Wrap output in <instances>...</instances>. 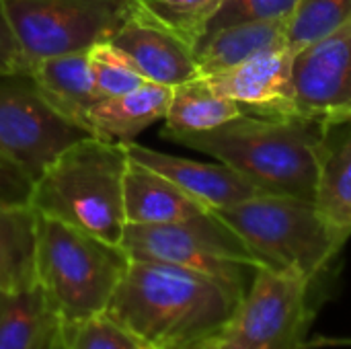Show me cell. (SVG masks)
<instances>
[{"label": "cell", "mask_w": 351, "mask_h": 349, "mask_svg": "<svg viewBox=\"0 0 351 349\" xmlns=\"http://www.w3.org/2000/svg\"><path fill=\"white\" fill-rule=\"evenodd\" d=\"M88 66L97 99H109L134 91L146 78L132 60L111 43H97L88 49Z\"/></svg>", "instance_id": "d4e9b609"}, {"label": "cell", "mask_w": 351, "mask_h": 349, "mask_svg": "<svg viewBox=\"0 0 351 349\" xmlns=\"http://www.w3.org/2000/svg\"><path fill=\"white\" fill-rule=\"evenodd\" d=\"M286 31L288 21H257L230 25L204 35L193 49L197 72L199 76L220 74L267 47L288 45Z\"/></svg>", "instance_id": "ac0fdd59"}, {"label": "cell", "mask_w": 351, "mask_h": 349, "mask_svg": "<svg viewBox=\"0 0 351 349\" xmlns=\"http://www.w3.org/2000/svg\"><path fill=\"white\" fill-rule=\"evenodd\" d=\"M243 113L247 111L237 101L220 97L204 76H197L173 86L171 105L165 117L167 125L160 136L206 132L237 119Z\"/></svg>", "instance_id": "ffe728a7"}, {"label": "cell", "mask_w": 351, "mask_h": 349, "mask_svg": "<svg viewBox=\"0 0 351 349\" xmlns=\"http://www.w3.org/2000/svg\"><path fill=\"white\" fill-rule=\"evenodd\" d=\"M60 333L66 349H154L107 311L78 323L60 325Z\"/></svg>", "instance_id": "cb8c5ba5"}, {"label": "cell", "mask_w": 351, "mask_h": 349, "mask_svg": "<svg viewBox=\"0 0 351 349\" xmlns=\"http://www.w3.org/2000/svg\"><path fill=\"white\" fill-rule=\"evenodd\" d=\"M245 290L212 276L132 259L107 313L154 349H202L230 321Z\"/></svg>", "instance_id": "6da1fadb"}, {"label": "cell", "mask_w": 351, "mask_h": 349, "mask_svg": "<svg viewBox=\"0 0 351 349\" xmlns=\"http://www.w3.org/2000/svg\"><path fill=\"white\" fill-rule=\"evenodd\" d=\"M56 323L39 286L0 290V349H39Z\"/></svg>", "instance_id": "44dd1931"}, {"label": "cell", "mask_w": 351, "mask_h": 349, "mask_svg": "<svg viewBox=\"0 0 351 349\" xmlns=\"http://www.w3.org/2000/svg\"><path fill=\"white\" fill-rule=\"evenodd\" d=\"M204 78L212 91L237 101L247 113L298 115L292 88V53L286 43L267 47L230 70Z\"/></svg>", "instance_id": "8fae6325"}, {"label": "cell", "mask_w": 351, "mask_h": 349, "mask_svg": "<svg viewBox=\"0 0 351 349\" xmlns=\"http://www.w3.org/2000/svg\"><path fill=\"white\" fill-rule=\"evenodd\" d=\"M165 140L214 156L265 193L315 202L325 123L302 115L243 113L218 128Z\"/></svg>", "instance_id": "7a4b0ae2"}, {"label": "cell", "mask_w": 351, "mask_h": 349, "mask_svg": "<svg viewBox=\"0 0 351 349\" xmlns=\"http://www.w3.org/2000/svg\"><path fill=\"white\" fill-rule=\"evenodd\" d=\"M130 261L121 245L37 214L35 280L60 325L105 313Z\"/></svg>", "instance_id": "277c9868"}, {"label": "cell", "mask_w": 351, "mask_h": 349, "mask_svg": "<svg viewBox=\"0 0 351 349\" xmlns=\"http://www.w3.org/2000/svg\"><path fill=\"white\" fill-rule=\"evenodd\" d=\"M14 41L31 62L107 43L134 14L132 0H2Z\"/></svg>", "instance_id": "ba28073f"}, {"label": "cell", "mask_w": 351, "mask_h": 349, "mask_svg": "<svg viewBox=\"0 0 351 349\" xmlns=\"http://www.w3.org/2000/svg\"><path fill=\"white\" fill-rule=\"evenodd\" d=\"M212 214L261 265L294 272L308 282H315L343 249L308 200L261 193Z\"/></svg>", "instance_id": "5b68a950"}, {"label": "cell", "mask_w": 351, "mask_h": 349, "mask_svg": "<svg viewBox=\"0 0 351 349\" xmlns=\"http://www.w3.org/2000/svg\"><path fill=\"white\" fill-rule=\"evenodd\" d=\"M39 349H66L64 339H62V333H60V323H56V325L47 331V335H45V339H43V344L39 346Z\"/></svg>", "instance_id": "f1b7e54d"}, {"label": "cell", "mask_w": 351, "mask_h": 349, "mask_svg": "<svg viewBox=\"0 0 351 349\" xmlns=\"http://www.w3.org/2000/svg\"><path fill=\"white\" fill-rule=\"evenodd\" d=\"M311 284L294 272L257 267L230 321L202 349H306Z\"/></svg>", "instance_id": "52a82bcc"}, {"label": "cell", "mask_w": 351, "mask_h": 349, "mask_svg": "<svg viewBox=\"0 0 351 349\" xmlns=\"http://www.w3.org/2000/svg\"><path fill=\"white\" fill-rule=\"evenodd\" d=\"M123 212L125 224H175L210 214L179 185L134 158L123 175Z\"/></svg>", "instance_id": "5bb4252c"}, {"label": "cell", "mask_w": 351, "mask_h": 349, "mask_svg": "<svg viewBox=\"0 0 351 349\" xmlns=\"http://www.w3.org/2000/svg\"><path fill=\"white\" fill-rule=\"evenodd\" d=\"M25 72H29V62L10 33V27L2 10V0H0V76L25 74Z\"/></svg>", "instance_id": "83f0119b"}, {"label": "cell", "mask_w": 351, "mask_h": 349, "mask_svg": "<svg viewBox=\"0 0 351 349\" xmlns=\"http://www.w3.org/2000/svg\"><path fill=\"white\" fill-rule=\"evenodd\" d=\"M350 23L351 0H300L288 21V49L294 56Z\"/></svg>", "instance_id": "603a6c76"}, {"label": "cell", "mask_w": 351, "mask_h": 349, "mask_svg": "<svg viewBox=\"0 0 351 349\" xmlns=\"http://www.w3.org/2000/svg\"><path fill=\"white\" fill-rule=\"evenodd\" d=\"M37 212L31 206H0V290H25L35 280Z\"/></svg>", "instance_id": "d6986e66"}, {"label": "cell", "mask_w": 351, "mask_h": 349, "mask_svg": "<svg viewBox=\"0 0 351 349\" xmlns=\"http://www.w3.org/2000/svg\"><path fill=\"white\" fill-rule=\"evenodd\" d=\"M88 136L43 99L29 72L0 76V160L19 169L31 183L66 148Z\"/></svg>", "instance_id": "9c48e42d"}, {"label": "cell", "mask_w": 351, "mask_h": 349, "mask_svg": "<svg viewBox=\"0 0 351 349\" xmlns=\"http://www.w3.org/2000/svg\"><path fill=\"white\" fill-rule=\"evenodd\" d=\"M107 43L123 51L150 82L177 86L199 76L193 47L138 10Z\"/></svg>", "instance_id": "4fadbf2b"}, {"label": "cell", "mask_w": 351, "mask_h": 349, "mask_svg": "<svg viewBox=\"0 0 351 349\" xmlns=\"http://www.w3.org/2000/svg\"><path fill=\"white\" fill-rule=\"evenodd\" d=\"M29 76L43 99L68 121L88 132V111L99 101L93 86L88 49L31 62ZM90 134V132H88Z\"/></svg>", "instance_id": "e0dca14e"}, {"label": "cell", "mask_w": 351, "mask_h": 349, "mask_svg": "<svg viewBox=\"0 0 351 349\" xmlns=\"http://www.w3.org/2000/svg\"><path fill=\"white\" fill-rule=\"evenodd\" d=\"M121 249L130 259L169 263L247 290L261 263L210 212L175 224H125Z\"/></svg>", "instance_id": "8992f818"}, {"label": "cell", "mask_w": 351, "mask_h": 349, "mask_svg": "<svg viewBox=\"0 0 351 349\" xmlns=\"http://www.w3.org/2000/svg\"><path fill=\"white\" fill-rule=\"evenodd\" d=\"M136 10L156 25L169 29L193 49L206 35L210 19L222 0H132Z\"/></svg>", "instance_id": "7402d4cb"}, {"label": "cell", "mask_w": 351, "mask_h": 349, "mask_svg": "<svg viewBox=\"0 0 351 349\" xmlns=\"http://www.w3.org/2000/svg\"><path fill=\"white\" fill-rule=\"evenodd\" d=\"M315 206L346 245L351 239V119L325 123Z\"/></svg>", "instance_id": "2e32d148"}, {"label": "cell", "mask_w": 351, "mask_h": 349, "mask_svg": "<svg viewBox=\"0 0 351 349\" xmlns=\"http://www.w3.org/2000/svg\"><path fill=\"white\" fill-rule=\"evenodd\" d=\"M173 86L158 82H142L130 93L97 101L86 117L90 136L132 144L146 128L167 117Z\"/></svg>", "instance_id": "9a60e30c"}, {"label": "cell", "mask_w": 351, "mask_h": 349, "mask_svg": "<svg viewBox=\"0 0 351 349\" xmlns=\"http://www.w3.org/2000/svg\"><path fill=\"white\" fill-rule=\"evenodd\" d=\"M128 163L125 144L88 136L66 148L33 183L29 206L41 216L119 245Z\"/></svg>", "instance_id": "3957f363"}, {"label": "cell", "mask_w": 351, "mask_h": 349, "mask_svg": "<svg viewBox=\"0 0 351 349\" xmlns=\"http://www.w3.org/2000/svg\"><path fill=\"white\" fill-rule=\"evenodd\" d=\"M33 183L12 165L0 160V206H29Z\"/></svg>", "instance_id": "4316f807"}, {"label": "cell", "mask_w": 351, "mask_h": 349, "mask_svg": "<svg viewBox=\"0 0 351 349\" xmlns=\"http://www.w3.org/2000/svg\"><path fill=\"white\" fill-rule=\"evenodd\" d=\"M292 88L298 115L351 119V23L292 56Z\"/></svg>", "instance_id": "30bf717a"}, {"label": "cell", "mask_w": 351, "mask_h": 349, "mask_svg": "<svg viewBox=\"0 0 351 349\" xmlns=\"http://www.w3.org/2000/svg\"><path fill=\"white\" fill-rule=\"evenodd\" d=\"M351 346V339H323V341H319V344H315V346Z\"/></svg>", "instance_id": "f546056e"}, {"label": "cell", "mask_w": 351, "mask_h": 349, "mask_svg": "<svg viewBox=\"0 0 351 349\" xmlns=\"http://www.w3.org/2000/svg\"><path fill=\"white\" fill-rule=\"evenodd\" d=\"M298 2L300 0H222L206 27V35L239 23L290 21Z\"/></svg>", "instance_id": "484cf974"}, {"label": "cell", "mask_w": 351, "mask_h": 349, "mask_svg": "<svg viewBox=\"0 0 351 349\" xmlns=\"http://www.w3.org/2000/svg\"><path fill=\"white\" fill-rule=\"evenodd\" d=\"M130 158L160 173L210 212L228 208L265 193L251 179L224 163H199L175 154H165L136 142L125 144Z\"/></svg>", "instance_id": "7c38bea8"}]
</instances>
